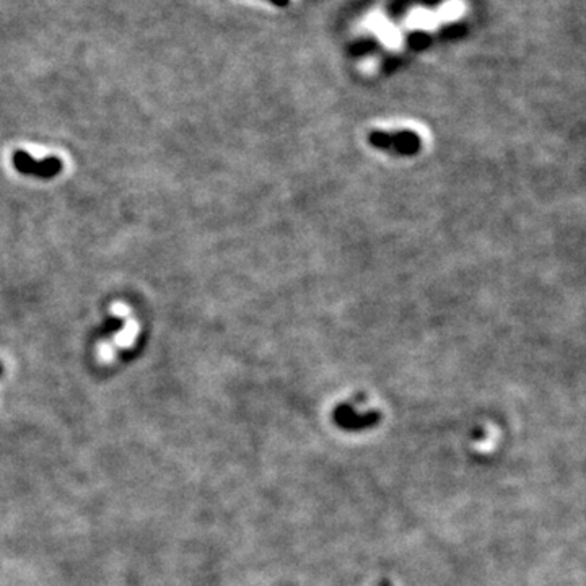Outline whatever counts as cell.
<instances>
[{"label": "cell", "mask_w": 586, "mask_h": 586, "mask_svg": "<svg viewBox=\"0 0 586 586\" xmlns=\"http://www.w3.org/2000/svg\"><path fill=\"white\" fill-rule=\"evenodd\" d=\"M12 164L21 175L43 178V180L57 176L62 171V162L59 158L48 157L44 160H35L30 153L23 152V150H17L12 155Z\"/></svg>", "instance_id": "cell-1"}, {"label": "cell", "mask_w": 586, "mask_h": 586, "mask_svg": "<svg viewBox=\"0 0 586 586\" xmlns=\"http://www.w3.org/2000/svg\"><path fill=\"white\" fill-rule=\"evenodd\" d=\"M269 2H272L274 6H277V7H285V6H288V0H269Z\"/></svg>", "instance_id": "cell-4"}, {"label": "cell", "mask_w": 586, "mask_h": 586, "mask_svg": "<svg viewBox=\"0 0 586 586\" xmlns=\"http://www.w3.org/2000/svg\"><path fill=\"white\" fill-rule=\"evenodd\" d=\"M3 373V366H2V363H0V375Z\"/></svg>", "instance_id": "cell-6"}, {"label": "cell", "mask_w": 586, "mask_h": 586, "mask_svg": "<svg viewBox=\"0 0 586 586\" xmlns=\"http://www.w3.org/2000/svg\"><path fill=\"white\" fill-rule=\"evenodd\" d=\"M383 586H389V585H388V583H384V585H383Z\"/></svg>", "instance_id": "cell-7"}, {"label": "cell", "mask_w": 586, "mask_h": 586, "mask_svg": "<svg viewBox=\"0 0 586 586\" xmlns=\"http://www.w3.org/2000/svg\"><path fill=\"white\" fill-rule=\"evenodd\" d=\"M430 41H432V39H430L428 35H425V33H414L409 38V44L414 49H424V48H427V46L430 44Z\"/></svg>", "instance_id": "cell-3"}, {"label": "cell", "mask_w": 586, "mask_h": 586, "mask_svg": "<svg viewBox=\"0 0 586 586\" xmlns=\"http://www.w3.org/2000/svg\"><path fill=\"white\" fill-rule=\"evenodd\" d=\"M334 420L339 427L347 428V430H359V428H366L372 427L379 420V415L377 412H370V414H355L354 409L350 406H342L337 407L334 412Z\"/></svg>", "instance_id": "cell-2"}, {"label": "cell", "mask_w": 586, "mask_h": 586, "mask_svg": "<svg viewBox=\"0 0 586 586\" xmlns=\"http://www.w3.org/2000/svg\"><path fill=\"white\" fill-rule=\"evenodd\" d=\"M440 0H424L425 6H437Z\"/></svg>", "instance_id": "cell-5"}]
</instances>
